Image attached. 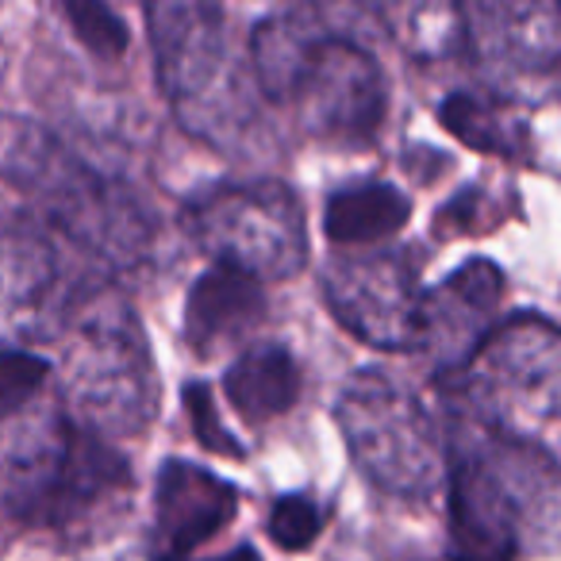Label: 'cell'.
I'll use <instances>...</instances> for the list:
<instances>
[{
    "label": "cell",
    "instance_id": "5",
    "mask_svg": "<svg viewBox=\"0 0 561 561\" xmlns=\"http://www.w3.org/2000/svg\"><path fill=\"white\" fill-rule=\"evenodd\" d=\"M66 323L62 374L73 423L101 438L139 435L158 408V374L131 308L96 300Z\"/></svg>",
    "mask_w": 561,
    "mask_h": 561
},
{
    "label": "cell",
    "instance_id": "22",
    "mask_svg": "<svg viewBox=\"0 0 561 561\" xmlns=\"http://www.w3.org/2000/svg\"><path fill=\"white\" fill-rule=\"evenodd\" d=\"M181 400H185L193 435H196V443H201L204 450L219 454V458H242V454H247V446H242L239 438L224 427V420H219L216 400H211L208 385H201V381L185 385V397H181Z\"/></svg>",
    "mask_w": 561,
    "mask_h": 561
},
{
    "label": "cell",
    "instance_id": "16",
    "mask_svg": "<svg viewBox=\"0 0 561 561\" xmlns=\"http://www.w3.org/2000/svg\"><path fill=\"white\" fill-rule=\"evenodd\" d=\"M227 404L247 423H265L285 415L300 397V366L285 346H250L224 374Z\"/></svg>",
    "mask_w": 561,
    "mask_h": 561
},
{
    "label": "cell",
    "instance_id": "9",
    "mask_svg": "<svg viewBox=\"0 0 561 561\" xmlns=\"http://www.w3.org/2000/svg\"><path fill=\"white\" fill-rule=\"evenodd\" d=\"M323 297L354 339L381 351H420L423 289L408 250H358L323 265Z\"/></svg>",
    "mask_w": 561,
    "mask_h": 561
},
{
    "label": "cell",
    "instance_id": "2",
    "mask_svg": "<svg viewBox=\"0 0 561 561\" xmlns=\"http://www.w3.org/2000/svg\"><path fill=\"white\" fill-rule=\"evenodd\" d=\"M0 420V504L27 527H93L131 492L124 458L70 412L27 404Z\"/></svg>",
    "mask_w": 561,
    "mask_h": 561
},
{
    "label": "cell",
    "instance_id": "3",
    "mask_svg": "<svg viewBox=\"0 0 561 561\" xmlns=\"http://www.w3.org/2000/svg\"><path fill=\"white\" fill-rule=\"evenodd\" d=\"M538 504L561 530V477L527 438L481 423L450 446V561H515L527 530L550 542ZM530 538V535H527Z\"/></svg>",
    "mask_w": 561,
    "mask_h": 561
},
{
    "label": "cell",
    "instance_id": "19",
    "mask_svg": "<svg viewBox=\"0 0 561 561\" xmlns=\"http://www.w3.org/2000/svg\"><path fill=\"white\" fill-rule=\"evenodd\" d=\"M58 4H62V12L70 16L78 39L85 43L93 55L119 58L127 50V27L119 24V16L104 0H58Z\"/></svg>",
    "mask_w": 561,
    "mask_h": 561
},
{
    "label": "cell",
    "instance_id": "18",
    "mask_svg": "<svg viewBox=\"0 0 561 561\" xmlns=\"http://www.w3.org/2000/svg\"><path fill=\"white\" fill-rule=\"evenodd\" d=\"M438 119L458 142L469 150L496 158H523L527 150V127L512 116V108L492 96L477 93H450L438 104Z\"/></svg>",
    "mask_w": 561,
    "mask_h": 561
},
{
    "label": "cell",
    "instance_id": "7",
    "mask_svg": "<svg viewBox=\"0 0 561 561\" xmlns=\"http://www.w3.org/2000/svg\"><path fill=\"white\" fill-rule=\"evenodd\" d=\"M185 231L224 265L280 280L305 270L308 227L297 193L280 181H247L201 193L185 208Z\"/></svg>",
    "mask_w": 561,
    "mask_h": 561
},
{
    "label": "cell",
    "instance_id": "12",
    "mask_svg": "<svg viewBox=\"0 0 561 561\" xmlns=\"http://www.w3.org/2000/svg\"><path fill=\"white\" fill-rule=\"evenodd\" d=\"M466 43L504 78H550L561 70L558 0H469L461 4Z\"/></svg>",
    "mask_w": 561,
    "mask_h": 561
},
{
    "label": "cell",
    "instance_id": "23",
    "mask_svg": "<svg viewBox=\"0 0 561 561\" xmlns=\"http://www.w3.org/2000/svg\"><path fill=\"white\" fill-rule=\"evenodd\" d=\"M178 561H188V558H178ZM208 561H262L257 558L250 546H239V550H231V553H224V558H208Z\"/></svg>",
    "mask_w": 561,
    "mask_h": 561
},
{
    "label": "cell",
    "instance_id": "17",
    "mask_svg": "<svg viewBox=\"0 0 561 561\" xmlns=\"http://www.w3.org/2000/svg\"><path fill=\"white\" fill-rule=\"evenodd\" d=\"M412 216V201L389 181H358L339 188L323 208V231L335 247H374L397 234Z\"/></svg>",
    "mask_w": 561,
    "mask_h": 561
},
{
    "label": "cell",
    "instance_id": "15",
    "mask_svg": "<svg viewBox=\"0 0 561 561\" xmlns=\"http://www.w3.org/2000/svg\"><path fill=\"white\" fill-rule=\"evenodd\" d=\"M265 293L254 273L216 262L193 280L185 300V339L196 354H216L242 343L262 323Z\"/></svg>",
    "mask_w": 561,
    "mask_h": 561
},
{
    "label": "cell",
    "instance_id": "8",
    "mask_svg": "<svg viewBox=\"0 0 561 561\" xmlns=\"http://www.w3.org/2000/svg\"><path fill=\"white\" fill-rule=\"evenodd\" d=\"M466 374L492 427L527 438L561 415V331L538 316H515L484 339Z\"/></svg>",
    "mask_w": 561,
    "mask_h": 561
},
{
    "label": "cell",
    "instance_id": "20",
    "mask_svg": "<svg viewBox=\"0 0 561 561\" xmlns=\"http://www.w3.org/2000/svg\"><path fill=\"white\" fill-rule=\"evenodd\" d=\"M323 523H328V512L316 504L312 496H300V492H289V496H280L270 512V538L273 546L280 550H308V546L320 538Z\"/></svg>",
    "mask_w": 561,
    "mask_h": 561
},
{
    "label": "cell",
    "instance_id": "1",
    "mask_svg": "<svg viewBox=\"0 0 561 561\" xmlns=\"http://www.w3.org/2000/svg\"><path fill=\"white\" fill-rule=\"evenodd\" d=\"M250 70L273 104L297 108L316 139L362 147L381 131L389 85L377 58L305 12L270 16L254 27Z\"/></svg>",
    "mask_w": 561,
    "mask_h": 561
},
{
    "label": "cell",
    "instance_id": "10",
    "mask_svg": "<svg viewBox=\"0 0 561 561\" xmlns=\"http://www.w3.org/2000/svg\"><path fill=\"white\" fill-rule=\"evenodd\" d=\"M165 101L193 127H211L224 89V0H142Z\"/></svg>",
    "mask_w": 561,
    "mask_h": 561
},
{
    "label": "cell",
    "instance_id": "11",
    "mask_svg": "<svg viewBox=\"0 0 561 561\" xmlns=\"http://www.w3.org/2000/svg\"><path fill=\"white\" fill-rule=\"evenodd\" d=\"M55 242L35 227L0 231V335L47 339L81 305L70 297Z\"/></svg>",
    "mask_w": 561,
    "mask_h": 561
},
{
    "label": "cell",
    "instance_id": "13",
    "mask_svg": "<svg viewBox=\"0 0 561 561\" xmlns=\"http://www.w3.org/2000/svg\"><path fill=\"white\" fill-rule=\"evenodd\" d=\"M504 297V273L489 257L458 265L443 285L423 293L420 351L435 358L443 374L466 369L492 335V316Z\"/></svg>",
    "mask_w": 561,
    "mask_h": 561
},
{
    "label": "cell",
    "instance_id": "14",
    "mask_svg": "<svg viewBox=\"0 0 561 561\" xmlns=\"http://www.w3.org/2000/svg\"><path fill=\"white\" fill-rule=\"evenodd\" d=\"M239 496L224 477L193 461H165L154 484V558L178 561L234 519Z\"/></svg>",
    "mask_w": 561,
    "mask_h": 561
},
{
    "label": "cell",
    "instance_id": "21",
    "mask_svg": "<svg viewBox=\"0 0 561 561\" xmlns=\"http://www.w3.org/2000/svg\"><path fill=\"white\" fill-rule=\"evenodd\" d=\"M50 381V362L27 351H0V415L27 408Z\"/></svg>",
    "mask_w": 561,
    "mask_h": 561
},
{
    "label": "cell",
    "instance_id": "6",
    "mask_svg": "<svg viewBox=\"0 0 561 561\" xmlns=\"http://www.w3.org/2000/svg\"><path fill=\"white\" fill-rule=\"evenodd\" d=\"M351 458L389 496H427L438 481V438L427 408L412 389L381 369L346 381L335 408Z\"/></svg>",
    "mask_w": 561,
    "mask_h": 561
},
{
    "label": "cell",
    "instance_id": "25",
    "mask_svg": "<svg viewBox=\"0 0 561 561\" xmlns=\"http://www.w3.org/2000/svg\"><path fill=\"white\" fill-rule=\"evenodd\" d=\"M558 4H561V0H558Z\"/></svg>",
    "mask_w": 561,
    "mask_h": 561
},
{
    "label": "cell",
    "instance_id": "24",
    "mask_svg": "<svg viewBox=\"0 0 561 561\" xmlns=\"http://www.w3.org/2000/svg\"><path fill=\"white\" fill-rule=\"evenodd\" d=\"M305 4H339V0H305Z\"/></svg>",
    "mask_w": 561,
    "mask_h": 561
},
{
    "label": "cell",
    "instance_id": "4",
    "mask_svg": "<svg viewBox=\"0 0 561 561\" xmlns=\"http://www.w3.org/2000/svg\"><path fill=\"white\" fill-rule=\"evenodd\" d=\"M0 173L24 188L66 239L101 257L108 270L142 262L150 224L131 193L62 150L43 127L0 124Z\"/></svg>",
    "mask_w": 561,
    "mask_h": 561
}]
</instances>
